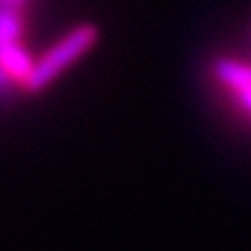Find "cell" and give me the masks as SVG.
Returning a JSON list of instances; mask_svg holds the SVG:
<instances>
[{
    "mask_svg": "<svg viewBox=\"0 0 251 251\" xmlns=\"http://www.w3.org/2000/svg\"><path fill=\"white\" fill-rule=\"evenodd\" d=\"M93 37H96V33L91 28H77V30H72L70 35L63 37L58 45H54L42 56V61L30 68L26 86L28 89H42V86H47L56 75H61L72 61H77L89 49Z\"/></svg>",
    "mask_w": 251,
    "mask_h": 251,
    "instance_id": "1",
    "label": "cell"
},
{
    "mask_svg": "<svg viewBox=\"0 0 251 251\" xmlns=\"http://www.w3.org/2000/svg\"><path fill=\"white\" fill-rule=\"evenodd\" d=\"M224 81L242 96L244 105L251 109V70H247L242 65H226Z\"/></svg>",
    "mask_w": 251,
    "mask_h": 251,
    "instance_id": "2",
    "label": "cell"
}]
</instances>
